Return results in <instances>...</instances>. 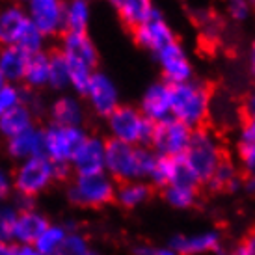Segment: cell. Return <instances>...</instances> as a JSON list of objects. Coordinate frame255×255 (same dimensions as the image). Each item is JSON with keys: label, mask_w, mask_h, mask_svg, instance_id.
I'll return each instance as SVG.
<instances>
[{"label": "cell", "mask_w": 255, "mask_h": 255, "mask_svg": "<svg viewBox=\"0 0 255 255\" xmlns=\"http://www.w3.org/2000/svg\"><path fill=\"white\" fill-rule=\"evenodd\" d=\"M60 54L69 67V88L82 97L88 82L99 65V49L88 32H64L60 36Z\"/></svg>", "instance_id": "obj_1"}, {"label": "cell", "mask_w": 255, "mask_h": 255, "mask_svg": "<svg viewBox=\"0 0 255 255\" xmlns=\"http://www.w3.org/2000/svg\"><path fill=\"white\" fill-rule=\"evenodd\" d=\"M213 112L211 88L192 78L188 82L171 86V118L181 121L188 128H203Z\"/></svg>", "instance_id": "obj_2"}, {"label": "cell", "mask_w": 255, "mask_h": 255, "mask_svg": "<svg viewBox=\"0 0 255 255\" xmlns=\"http://www.w3.org/2000/svg\"><path fill=\"white\" fill-rule=\"evenodd\" d=\"M155 153L145 145H128L123 142L108 140L105 155V173L121 183L145 179L151 171Z\"/></svg>", "instance_id": "obj_3"}, {"label": "cell", "mask_w": 255, "mask_h": 255, "mask_svg": "<svg viewBox=\"0 0 255 255\" xmlns=\"http://www.w3.org/2000/svg\"><path fill=\"white\" fill-rule=\"evenodd\" d=\"M181 158L198 183H207L214 173V170L226 160L220 140L214 132L207 130V128L192 130L188 147Z\"/></svg>", "instance_id": "obj_4"}, {"label": "cell", "mask_w": 255, "mask_h": 255, "mask_svg": "<svg viewBox=\"0 0 255 255\" xmlns=\"http://www.w3.org/2000/svg\"><path fill=\"white\" fill-rule=\"evenodd\" d=\"M69 173V166H56L45 155L22 160L13 173V186L22 198H34L45 188H49L52 181L64 179Z\"/></svg>", "instance_id": "obj_5"}, {"label": "cell", "mask_w": 255, "mask_h": 255, "mask_svg": "<svg viewBox=\"0 0 255 255\" xmlns=\"http://www.w3.org/2000/svg\"><path fill=\"white\" fill-rule=\"evenodd\" d=\"M107 128L110 140L128 145H147L153 132V123L140 112L138 107L121 103L107 118Z\"/></svg>", "instance_id": "obj_6"}, {"label": "cell", "mask_w": 255, "mask_h": 255, "mask_svg": "<svg viewBox=\"0 0 255 255\" xmlns=\"http://www.w3.org/2000/svg\"><path fill=\"white\" fill-rule=\"evenodd\" d=\"M88 132L84 127H64L50 123L43 128V155L56 166H69Z\"/></svg>", "instance_id": "obj_7"}, {"label": "cell", "mask_w": 255, "mask_h": 255, "mask_svg": "<svg viewBox=\"0 0 255 255\" xmlns=\"http://www.w3.org/2000/svg\"><path fill=\"white\" fill-rule=\"evenodd\" d=\"M190 138L192 128L183 125L175 118H168L164 121L153 123V132H151L149 143L155 155L177 158V156H183V153L186 151Z\"/></svg>", "instance_id": "obj_8"}, {"label": "cell", "mask_w": 255, "mask_h": 255, "mask_svg": "<svg viewBox=\"0 0 255 255\" xmlns=\"http://www.w3.org/2000/svg\"><path fill=\"white\" fill-rule=\"evenodd\" d=\"M65 4L67 0H28L24 9L43 37L54 39L65 32Z\"/></svg>", "instance_id": "obj_9"}, {"label": "cell", "mask_w": 255, "mask_h": 255, "mask_svg": "<svg viewBox=\"0 0 255 255\" xmlns=\"http://www.w3.org/2000/svg\"><path fill=\"white\" fill-rule=\"evenodd\" d=\"M82 97L86 99L88 108L95 116L105 118V120L121 105V93L118 82L108 73L99 71V69L92 75Z\"/></svg>", "instance_id": "obj_10"}, {"label": "cell", "mask_w": 255, "mask_h": 255, "mask_svg": "<svg viewBox=\"0 0 255 255\" xmlns=\"http://www.w3.org/2000/svg\"><path fill=\"white\" fill-rule=\"evenodd\" d=\"M116 196L114 179L103 171L97 175H77V181L69 188V198L80 207H101Z\"/></svg>", "instance_id": "obj_11"}, {"label": "cell", "mask_w": 255, "mask_h": 255, "mask_svg": "<svg viewBox=\"0 0 255 255\" xmlns=\"http://www.w3.org/2000/svg\"><path fill=\"white\" fill-rule=\"evenodd\" d=\"M155 60L158 69H160L162 80L170 86L183 84V82H188L194 78L192 58L179 41L170 43L168 47L158 50L155 54Z\"/></svg>", "instance_id": "obj_12"}, {"label": "cell", "mask_w": 255, "mask_h": 255, "mask_svg": "<svg viewBox=\"0 0 255 255\" xmlns=\"http://www.w3.org/2000/svg\"><path fill=\"white\" fill-rule=\"evenodd\" d=\"M132 37H134V43L140 49L147 50L153 56L158 50H162L164 47H168L170 43L177 41L171 24L166 21V17L160 11H156L151 19L142 22L140 26H136L132 30Z\"/></svg>", "instance_id": "obj_13"}, {"label": "cell", "mask_w": 255, "mask_h": 255, "mask_svg": "<svg viewBox=\"0 0 255 255\" xmlns=\"http://www.w3.org/2000/svg\"><path fill=\"white\" fill-rule=\"evenodd\" d=\"M32 28L34 24L22 4L7 2L0 6V47H21Z\"/></svg>", "instance_id": "obj_14"}, {"label": "cell", "mask_w": 255, "mask_h": 255, "mask_svg": "<svg viewBox=\"0 0 255 255\" xmlns=\"http://www.w3.org/2000/svg\"><path fill=\"white\" fill-rule=\"evenodd\" d=\"M138 108L151 123L171 118V86L164 80H155L145 86Z\"/></svg>", "instance_id": "obj_15"}, {"label": "cell", "mask_w": 255, "mask_h": 255, "mask_svg": "<svg viewBox=\"0 0 255 255\" xmlns=\"http://www.w3.org/2000/svg\"><path fill=\"white\" fill-rule=\"evenodd\" d=\"M107 142L101 136H86L71 160V168L77 175H97L105 171Z\"/></svg>", "instance_id": "obj_16"}, {"label": "cell", "mask_w": 255, "mask_h": 255, "mask_svg": "<svg viewBox=\"0 0 255 255\" xmlns=\"http://www.w3.org/2000/svg\"><path fill=\"white\" fill-rule=\"evenodd\" d=\"M50 123L64 127H82L86 120V105L75 93H60L49 107Z\"/></svg>", "instance_id": "obj_17"}, {"label": "cell", "mask_w": 255, "mask_h": 255, "mask_svg": "<svg viewBox=\"0 0 255 255\" xmlns=\"http://www.w3.org/2000/svg\"><path fill=\"white\" fill-rule=\"evenodd\" d=\"M6 151L19 162L43 155V128L34 125L28 130L6 140Z\"/></svg>", "instance_id": "obj_18"}, {"label": "cell", "mask_w": 255, "mask_h": 255, "mask_svg": "<svg viewBox=\"0 0 255 255\" xmlns=\"http://www.w3.org/2000/svg\"><path fill=\"white\" fill-rule=\"evenodd\" d=\"M36 125V116L30 101H24L17 107L9 108L2 118H0V136L4 140H9L13 136L21 134Z\"/></svg>", "instance_id": "obj_19"}, {"label": "cell", "mask_w": 255, "mask_h": 255, "mask_svg": "<svg viewBox=\"0 0 255 255\" xmlns=\"http://www.w3.org/2000/svg\"><path fill=\"white\" fill-rule=\"evenodd\" d=\"M50 224L45 216H41L36 211H22L17 214L13 226V241L21 246H34L36 241L43 235V231Z\"/></svg>", "instance_id": "obj_20"}, {"label": "cell", "mask_w": 255, "mask_h": 255, "mask_svg": "<svg viewBox=\"0 0 255 255\" xmlns=\"http://www.w3.org/2000/svg\"><path fill=\"white\" fill-rule=\"evenodd\" d=\"M220 246V235L214 231L196 235H181L171 241L170 248L177 255H201L209 254Z\"/></svg>", "instance_id": "obj_21"}, {"label": "cell", "mask_w": 255, "mask_h": 255, "mask_svg": "<svg viewBox=\"0 0 255 255\" xmlns=\"http://www.w3.org/2000/svg\"><path fill=\"white\" fill-rule=\"evenodd\" d=\"M30 54L21 47H0V73L7 84H22Z\"/></svg>", "instance_id": "obj_22"}, {"label": "cell", "mask_w": 255, "mask_h": 255, "mask_svg": "<svg viewBox=\"0 0 255 255\" xmlns=\"http://www.w3.org/2000/svg\"><path fill=\"white\" fill-rule=\"evenodd\" d=\"M114 9L118 11L120 21L130 30H134L156 13L153 0H121Z\"/></svg>", "instance_id": "obj_23"}, {"label": "cell", "mask_w": 255, "mask_h": 255, "mask_svg": "<svg viewBox=\"0 0 255 255\" xmlns=\"http://www.w3.org/2000/svg\"><path fill=\"white\" fill-rule=\"evenodd\" d=\"M22 84L28 90H45L47 88L49 84V52L47 50L30 54Z\"/></svg>", "instance_id": "obj_24"}, {"label": "cell", "mask_w": 255, "mask_h": 255, "mask_svg": "<svg viewBox=\"0 0 255 255\" xmlns=\"http://www.w3.org/2000/svg\"><path fill=\"white\" fill-rule=\"evenodd\" d=\"M92 22V4L88 0H67L65 32H88Z\"/></svg>", "instance_id": "obj_25"}, {"label": "cell", "mask_w": 255, "mask_h": 255, "mask_svg": "<svg viewBox=\"0 0 255 255\" xmlns=\"http://www.w3.org/2000/svg\"><path fill=\"white\" fill-rule=\"evenodd\" d=\"M47 88L62 93L69 88V67L60 50L49 52V84Z\"/></svg>", "instance_id": "obj_26"}, {"label": "cell", "mask_w": 255, "mask_h": 255, "mask_svg": "<svg viewBox=\"0 0 255 255\" xmlns=\"http://www.w3.org/2000/svg\"><path fill=\"white\" fill-rule=\"evenodd\" d=\"M149 186L142 181H130V183H123L120 190L116 192V198L123 207L127 209H134V207L142 205L143 201L149 198Z\"/></svg>", "instance_id": "obj_27"}, {"label": "cell", "mask_w": 255, "mask_h": 255, "mask_svg": "<svg viewBox=\"0 0 255 255\" xmlns=\"http://www.w3.org/2000/svg\"><path fill=\"white\" fill-rule=\"evenodd\" d=\"M67 229L65 227H60V226H49L43 235L36 241L34 244V248L43 255H54L60 250V246L64 244L65 237H67Z\"/></svg>", "instance_id": "obj_28"}, {"label": "cell", "mask_w": 255, "mask_h": 255, "mask_svg": "<svg viewBox=\"0 0 255 255\" xmlns=\"http://www.w3.org/2000/svg\"><path fill=\"white\" fill-rule=\"evenodd\" d=\"M164 198L175 209H188L196 201V186L190 184H168Z\"/></svg>", "instance_id": "obj_29"}, {"label": "cell", "mask_w": 255, "mask_h": 255, "mask_svg": "<svg viewBox=\"0 0 255 255\" xmlns=\"http://www.w3.org/2000/svg\"><path fill=\"white\" fill-rule=\"evenodd\" d=\"M175 162H177V158L156 155L147 179H151L158 186H168L171 183V179H173V173H175Z\"/></svg>", "instance_id": "obj_30"}, {"label": "cell", "mask_w": 255, "mask_h": 255, "mask_svg": "<svg viewBox=\"0 0 255 255\" xmlns=\"http://www.w3.org/2000/svg\"><path fill=\"white\" fill-rule=\"evenodd\" d=\"M207 183L214 190H220V188H235L237 186V170H235V166L231 162L224 160L214 170V173L211 175V179Z\"/></svg>", "instance_id": "obj_31"}, {"label": "cell", "mask_w": 255, "mask_h": 255, "mask_svg": "<svg viewBox=\"0 0 255 255\" xmlns=\"http://www.w3.org/2000/svg\"><path fill=\"white\" fill-rule=\"evenodd\" d=\"M54 255H99L95 250L86 242V239H82L77 233H67L64 244L60 246Z\"/></svg>", "instance_id": "obj_32"}, {"label": "cell", "mask_w": 255, "mask_h": 255, "mask_svg": "<svg viewBox=\"0 0 255 255\" xmlns=\"http://www.w3.org/2000/svg\"><path fill=\"white\" fill-rule=\"evenodd\" d=\"M24 101H28L26 93L22 92L17 84H6L0 90V118L9 110V108L21 105Z\"/></svg>", "instance_id": "obj_33"}, {"label": "cell", "mask_w": 255, "mask_h": 255, "mask_svg": "<svg viewBox=\"0 0 255 255\" xmlns=\"http://www.w3.org/2000/svg\"><path fill=\"white\" fill-rule=\"evenodd\" d=\"M239 156H241V164L246 173L255 179V142L239 140Z\"/></svg>", "instance_id": "obj_34"}, {"label": "cell", "mask_w": 255, "mask_h": 255, "mask_svg": "<svg viewBox=\"0 0 255 255\" xmlns=\"http://www.w3.org/2000/svg\"><path fill=\"white\" fill-rule=\"evenodd\" d=\"M17 213L9 207H0V242L13 241V226Z\"/></svg>", "instance_id": "obj_35"}, {"label": "cell", "mask_w": 255, "mask_h": 255, "mask_svg": "<svg viewBox=\"0 0 255 255\" xmlns=\"http://www.w3.org/2000/svg\"><path fill=\"white\" fill-rule=\"evenodd\" d=\"M250 15H252V6H250V0H235L229 2V17L237 22L246 21Z\"/></svg>", "instance_id": "obj_36"}, {"label": "cell", "mask_w": 255, "mask_h": 255, "mask_svg": "<svg viewBox=\"0 0 255 255\" xmlns=\"http://www.w3.org/2000/svg\"><path fill=\"white\" fill-rule=\"evenodd\" d=\"M136 255H177L168 246H138L134 250Z\"/></svg>", "instance_id": "obj_37"}, {"label": "cell", "mask_w": 255, "mask_h": 255, "mask_svg": "<svg viewBox=\"0 0 255 255\" xmlns=\"http://www.w3.org/2000/svg\"><path fill=\"white\" fill-rule=\"evenodd\" d=\"M11 186H13V179H11V175L0 166V199H6L7 196H9Z\"/></svg>", "instance_id": "obj_38"}, {"label": "cell", "mask_w": 255, "mask_h": 255, "mask_svg": "<svg viewBox=\"0 0 255 255\" xmlns=\"http://www.w3.org/2000/svg\"><path fill=\"white\" fill-rule=\"evenodd\" d=\"M229 255H255V237L242 242L241 246H237Z\"/></svg>", "instance_id": "obj_39"}, {"label": "cell", "mask_w": 255, "mask_h": 255, "mask_svg": "<svg viewBox=\"0 0 255 255\" xmlns=\"http://www.w3.org/2000/svg\"><path fill=\"white\" fill-rule=\"evenodd\" d=\"M244 112L246 116H255V86L250 90V93L246 95V101H244Z\"/></svg>", "instance_id": "obj_40"}, {"label": "cell", "mask_w": 255, "mask_h": 255, "mask_svg": "<svg viewBox=\"0 0 255 255\" xmlns=\"http://www.w3.org/2000/svg\"><path fill=\"white\" fill-rule=\"evenodd\" d=\"M246 65H248L250 77L255 78V39L252 41V45H250L248 56H246Z\"/></svg>", "instance_id": "obj_41"}, {"label": "cell", "mask_w": 255, "mask_h": 255, "mask_svg": "<svg viewBox=\"0 0 255 255\" xmlns=\"http://www.w3.org/2000/svg\"><path fill=\"white\" fill-rule=\"evenodd\" d=\"M13 255H43V254H39L34 246H21V244H17L13 250Z\"/></svg>", "instance_id": "obj_42"}, {"label": "cell", "mask_w": 255, "mask_h": 255, "mask_svg": "<svg viewBox=\"0 0 255 255\" xmlns=\"http://www.w3.org/2000/svg\"><path fill=\"white\" fill-rule=\"evenodd\" d=\"M15 246L9 242H0V255H13Z\"/></svg>", "instance_id": "obj_43"}, {"label": "cell", "mask_w": 255, "mask_h": 255, "mask_svg": "<svg viewBox=\"0 0 255 255\" xmlns=\"http://www.w3.org/2000/svg\"><path fill=\"white\" fill-rule=\"evenodd\" d=\"M7 82H6V78H4V75H2V73H0V90H2V88H4V86H6Z\"/></svg>", "instance_id": "obj_44"}, {"label": "cell", "mask_w": 255, "mask_h": 255, "mask_svg": "<svg viewBox=\"0 0 255 255\" xmlns=\"http://www.w3.org/2000/svg\"><path fill=\"white\" fill-rule=\"evenodd\" d=\"M120 2H121V0H108V4H110L112 7H116L118 4H120Z\"/></svg>", "instance_id": "obj_45"}, {"label": "cell", "mask_w": 255, "mask_h": 255, "mask_svg": "<svg viewBox=\"0 0 255 255\" xmlns=\"http://www.w3.org/2000/svg\"><path fill=\"white\" fill-rule=\"evenodd\" d=\"M13 2H17V4H26L28 0H13Z\"/></svg>", "instance_id": "obj_46"}, {"label": "cell", "mask_w": 255, "mask_h": 255, "mask_svg": "<svg viewBox=\"0 0 255 255\" xmlns=\"http://www.w3.org/2000/svg\"><path fill=\"white\" fill-rule=\"evenodd\" d=\"M250 2H254V4H255V0H250Z\"/></svg>", "instance_id": "obj_47"}, {"label": "cell", "mask_w": 255, "mask_h": 255, "mask_svg": "<svg viewBox=\"0 0 255 255\" xmlns=\"http://www.w3.org/2000/svg\"><path fill=\"white\" fill-rule=\"evenodd\" d=\"M229 2H235V0H229Z\"/></svg>", "instance_id": "obj_48"}, {"label": "cell", "mask_w": 255, "mask_h": 255, "mask_svg": "<svg viewBox=\"0 0 255 255\" xmlns=\"http://www.w3.org/2000/svg\"><path fill=\"white\" fill-rule=\"evenodd\" d=\"M88 2H92V0H88Z\"/></svg>", "instance_id": "obj_49"}]
</instances>
